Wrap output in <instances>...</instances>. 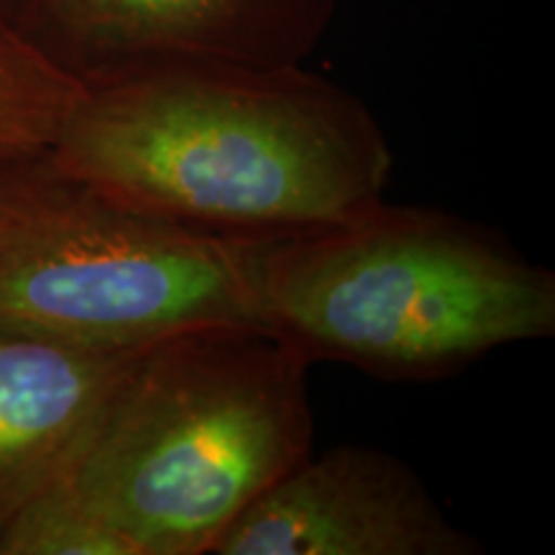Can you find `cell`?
Listing matches in <instances>:
<instances>
[{"mask_svg": "<svg viewBox=\"0 0 555 555\" xmlns=\"http://www.w3.org/2000/svg\"><path fill=\"white\" fill-rule=\"evenodd\" d=\"M47 159L124 208L232 240L343 224L384 201L393 165L371 108L304 65L88 82Z\"/></svg>", "mask_w": 555, "mask_h": 555, "instance_id": "obj_1", "label": "cell"}, {"mask_svg": "<svg viewBox=\"0 0 555 555\" xmlns=\"http://www.w3.org/2000/svg\"><path fill=\"white\" fill-rule=\"evenodd\" d=\"M311 360L260 322L144 345L62 486L131 555H206L311 455Z\"/></svg>", "mask_w": 555, "mask_h": 555, "instance_id": "obj_2", "label": "cell"}, {"mask_svg": "<svg viewBox=\"0 0 555 555\" xmlns=\"http://www.w3.org/2000/svg\"><path fill=\"white\" fill-rule=\"evenodd\" d=\"M266 327L317 360L429 380L555 335V275L453 214L378 201L343 224L268 242Z\"/></svg>", "mask_w": 555, "mask_h": 555, "instance_id": "obj_3", "label": "cell"}, {"mask_svg": "<svg viewBox=\"0 0 555 555\" xmlns=\"http://www.w3.org/2000/svg\"><path fill=\"white\" fill-rule=\"evenodd\" d=\"M124 208L47 155L0 163V327L129 350L217 322H260V258Z\"/></svg>", "mask_w": 555, "mask_h": 555, "instance_id": "obj_4", "label": "cell"}, {"mask_svg": "<svg viewBox=\"0 0 555 555\" xmlns=\"http://www.w3.org/2000/svg\"><path fill=\"white\" fill-rule=\"evenodd\" d=\"M41 50L86 82L142 69L296 67L317 50L339 0H34Z\"/></svg>", "mask_w": 555, "mask_h": 555, "instance_id": "obj_5", "label": "cell"}, {"mask_svg": "<svg viewBox=\"0 0 555 555\" xmlns=\"http://www.w3.org/2000/svg\"><path fill=\"white\" fill-rule=\"evenodd\" d=\"M214 555H478L427 483L367 446L311 453L227 527Z\"/></svg>", "mask_w": 555, "mask_h": 555, "instance_id": "obj_6", "label": "cell"}, {"mask_svg": "<svg viewBox=\"0 0 555 555\" xmlns=\"http://www.w3.org/2000/svg\"><path fill=\"white\" fill-rule=\"evenodd\" d=\"M142 347L101 350L0 327V530L65 478Z\"/></svg>", "mask_w": 555, "mask_h": 555, "instance_id": "obj_7", "label": "cell"}, {"mask_svg": "<svg viewBox=\"0 0 555 555\" xmlns=\"http://www.w3.org/2000/svg\"><path fill=\"white\" fill-rule=\"evenodd\" d=\"M88 82L0 18V163L47 155Z\"/></svg>", "mask_w": 555, "mask_h": 555, "instance_id": "obj_8", "label": "cell"}, {"mask_svg": "<svg viewBox=\"0 0 555 555\" xmlns=\"http://www.w3.org/2000/svg\"><path fill=\"white\" fill-rule=\"evenodd\" d=\"M0 555H131L62 483L29 499L0 530Z\"/></svg>", "mask_w": 555, "mask_h": 555, "instance_id": "obj_9", "label": "cell"}]
</instances>
